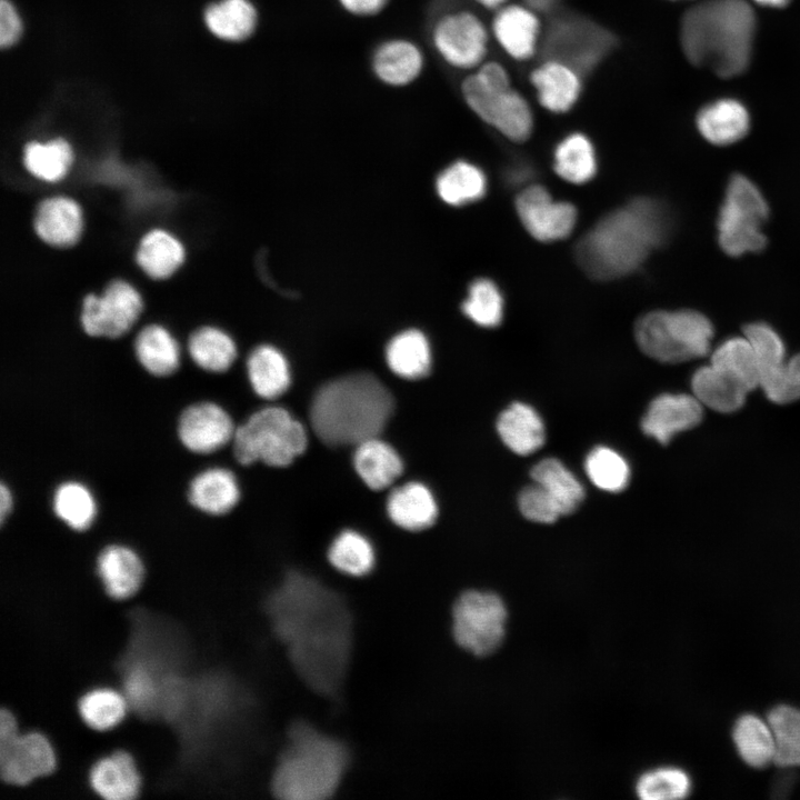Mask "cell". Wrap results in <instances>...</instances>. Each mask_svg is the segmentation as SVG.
I'll return each mask as SVG.
<instances>
[{
  "instance_id": "6da1fadb",
  "label": "cell",
  "mask_w": 800,
  "mask_h": 800,
  "mask_svg": "<svg viewBox=\"0 0 800 800\" xmlns=\"http://www.w3.org/2000/svg\"><path fill=\"white\" fill-rule=\"evenodd\" d=\"M264 608L302 682L316 693L336 698L346 680L353 641L352 616L344 598L293 570L269 593Z\"/></svg>"
},
{
  "instance_id": "7a4b0ae2",
  "label": "cell",
  "mask_w": 800,
  "mask_h": 800,
  "mask_svg": "<svg viewBox=\"0 0 800 800\" xmlns=\"http://www.w3.org/2000/svg\"><path fill=\"white\" fill-rule=\"evenodd\" d=\"M667 209L639 198L604 216L576 247L580 268L598 280H612L634 271L670 232Z\"/></svg>"
},
{
  "instance_id": "3957f363",
  "label": "cell",
  "mask_w": 800,
  "mask_h": 800,
  "mask_svg": "<svg viewBox=\"0 0 800 800\" xmlns=\"http://www.w3.org/2000/svg\"><path fill=\"white\" fill-rule=\"evenodd\" d=\"M394 409L390 390L374 374L353 372L322 384L312 398L310 422L327 446H356L379 436Z\"/></svg>"
},
{
  "instance_id": "277c9868",
  "label": "cell",
  "mask_w": 800,
  "mask_h": 800,
  "mask_svg": "<svg viewBox=\"0 0 800 800\" xmlns=\"http://www.w3.org/2000/svg\"><path fill=\"white\" fill-rule=\"evenodd\" d=\"M754 30V13L746 0H706L683 14L680 40L692 64L730 78L747 69Z\"/></svg>"
},
{
  "instance_id": "5b68a950",
  "label": "cell",
  "mask_w": 800,
  "mask_h": 800,
  "mask_svg": "<svg viewBox=\"0 0 800 800\" xmlns=\"http://www.w3.org/2000/svg\"><path fill=\"white\" fill-rule=\"evenodd\" d=\"M349 758L343 742L306 721H296L277 761L271 791L283 800L330 798L347 771Z\"/></svg>"
},
{
  "instance_id": "8992f818",
  "label": "cell",
  "mask_w": 800,
  "mask_h": 800,
  "mask_svg": "<svg viewBox=\"0 0 800 800\" xmlns=\"http://www.w3.org/2000/svg\"><path fill=\"white\" fill-rule=\"evenodd\" d=\"M461 92L468 107L506 138L522 142L530 137L531 107L499 62L486 61L476 68L462 81Z\"/></svg>"
},
{
  "instance_id": "52a82bcc",
  "label": "cell",
  "mask_w": 800,
  "mask_h": 800,
  "mask_svg": "<svg viewBox=\"0 0 800 800\" xmlns=\"http://www.w3.org/2000/svg\"><path fill=\"white\" fill-rule=\"evenodd\" d=\"M232 444L234 457L241 464L260 461L283 468L306 451L308 433L286 408L272 406L253 412L236 428Z\"/></svg>"
},
{
  "instance_id": "ba28073f",
  "label": "cell",
  "mask_w": 800,
  "mask_h": 800,
  "mask_svg": "<svg viewBox=\"0 0 800 800\" xmlns=\"http://www.w3.org/2000/svg\"><path fill=\"white\" fill-rule=\"evenodd\" d=\"M639 348L666 363H679L706 356L713 337L711 321L694 310L652 311L634 326Z\"/></svg>"
},
{
  "instance_id": "9c48e42d",
  "label": "cell",
  "mask_w": 800,
  "mask_h": 800,
  "mask_svg": "<svg viewBox=\"0 0 800 800\" xmlns=\"http://www.w3.org/2000/svg\"><path fill=\"white\" fill-rule=\"evenodd\" d=\"M616 44V37L603 26L582 14L559 10L543 27L540 51L543 59L564 62L584 76L603 62Z\"/></svg>"
},
{
  "instance_id": "30bf717a",
  "label": "cell",
  "mask_w": 800,
  "mask_h": 800,
  "mask_svg": "<svg viewBox=\"0 0 800 800\" xmlns=\"http://www.w3.org/2000/svg\"><path fill=\"white\" fill-rule=\"evenodd\" d=\"M768 216L759 188L742 174L731 177L717 222L721 249L732 257L761 251L767 242L761 226Z\"/></svg>"
},
{
  "instance_id": "8fae6325",
  "label": "cell",
  "mask_w": 800,
  "mask_h": 800,
  "mask_svg": "<svg viewBox=\"0 0 800 800\" xmlns=\"http://www.w3.org/2000/svg\"><path fill=\"white\" fill-rule=\"evenodd\" d=\"M507 619V607L499 594L468 590L453 604V638L466 651L478 657L488 656L502 643Z\"/></svg>"
},
{
  "instance_id": "7c38bea8",
  "label": "cell",
  "mask_w": 800,
  "mask_h": 800,
  "mask_svg": "<svg viewBox=\"0 0 800 800\" xmlns=\"http://www.w3.org/2000/svg\"><path fill=\"white\" fill-rule=\"evenodd\" d=\"M57 764L50 740L39 731L21 732L14 714L0 712V773L4 782L27 786L50 774Z\"/></svg>"
},
{
  "instance_id": "4fadbf2b",
  "label": "cell",
  "mask_w": 800,
  "mask_h": 800,
  "mask_svg": "<svg viewBox=\"0 0 800 800\" xmlns=\"http://www.w3.org/2000/svg\"><path fill=\"white\" fill-rule=\"evenodd\" d=\"M431 40L446 63L460 70H474L484 62L489 33L478 16L459 10L437 20Z\"/></svg>"
},
{
  "instance_id": "5bb4252c",
  "label": "cell",
  "mask_w": 800,
  "mask_h": 800,
  "mask_svg": "<svg viewBox=\"0 0 800 800\" xmlns=\"http://www.w3.org/2000/svg\"><path fill=\"white\" fill-rule=\"evenodd\" d=\"M141 310L139 292L123 280H113L101 296H86L81 324L89 336L119 338L130 330Z\"/></svg>"
},
{
  "instance_id": "9a60e30c",
  "label": "cell",
  "mask_w": 800,
  "mask_h": 800,
  "mask_svg": "<svg viewBox=\"0 0 800 800\" xmlns=\"http://www.w3.org/2000/svg\"><path fill=\"white\" fill-rule=\"evenodd\" d=\"M516 207L524 228L539 241L563 239L576 224L574 207L569 202L556 201L541 186L526 188L518 196Z\"/></svg>"
},
{
  "instance_id": "2e32d148",
  "label": "cell",
  "mask_w": 800,
  "mask_h": 800,
  "mask_svg": "<svg viewBox=\"0 0 800 800\" xmlns=\"http://www.w3.org/2000/svg\"><path fill=\"white\" fill-rule=\"evenodd\" d=\"M234 431L231 417L213 402H199L186 408L178 423L180 441L196 453L221 449L232 441Z\"/></svg>"
},
{
  "instance_id": "e0dca14e",
  "label": "cell",
  "mask_w": 800,
  "mask_h": 800,
  "mask_svg": "<svg viewBox=\"0 0 800 800\" xmlns=\"http://www.w3.org/2000/svg\"><path fill=\"white\" fill-rule=\"evenodd\" d=\"M702 419L703 406L693 394L662 393L650 402L641 429L661 444H668L677 433L694 428Z\"/></svg>"
},
{
  "instance_id": "ac0fdd59",
  "label": "cell",
  "mask_w": 800,
  "mask_h": 800,
  "mask_svg": "<svg viewBox=\"0 0 800 800\" xmlns=\"http://www.w3.org/2000/svg\"><path fill=\"white\" fill-rule=\"evenodd\" d=\"M542 30L539 13L524 4H504L496 10L491 24L499 46L518 61H526L540 50Z\"/></svg>"
},
{
  "instance_id": "d6986e66",
  "label": "cell",
  "mask_w": 800,
  "mask_h": 800,
  "mask_svg": "<svg viewBox=\"0 0 800 800\" xmlns=\"http://www.w3.org/2000/svg\"><path fill=\"white\" fill-rule=\"evenodd\" d=\"M582 74L569 64L543 59L530 73V83L539 103L553 113H564L578 102L582 91Z\"/></svg>"
},
{
  "instance_id": "ffe728a7",
  "label": "cell",
  "mask_w": 800,
  "mask_h": 800,
  "mask_svg": "<svg viewBox=\"0 0 800 800\" xmlns=\"http://www.w3.org/2000/svg\"><path fill=\"white\" fill-rule=\"evenodd\" d=\"M91 789L107 800H130L141 788V776L130 753L117 750L99 758L89 770Z\"/></svg>"
},
{
  "instance_id": "44dd1931",
  "label": "cell",
  "mask_w": 800,
  "mask_h": 800,
  "mask_svg": "<svg viewBox=\"0 0 800 800\" xmlns=\"http://www.w3.org/2000/svg\"><path fill=\"white\" fill-rule=\"evenodd\" d=\"M423 54L409 39L393 38L381 42L372 54V71L384 84L404 87L413 82L423 69Z\"/></svg>"
},
{
  "instance_id": "7402d4cb",
  "label": "cell",
  "mask_w": 800,
  "mask_h": 800,
  "mask_svg": "<svg viewBox=\"0 0 800 800\" xmlns=\"http://www.w3.org/2000/svg\"><path fill=\"white\" fill-rule=\"evenodd\" d=\"M97 572L107 594L116 600H124L140 589L144 569L140 557L132 549L111 544L99 553Z\"/></svg>"
},
{
  "instance_id": "603a6c76",
  "label": "cell",
  "mask_w": 800,
  "mask_h": 800,
  "mask_svg": "<svg viewBox=\"0 0 800 800\" xmlns=\"http://www.w3.org/2000/svg\"><path fill=\"white\" fill-rule=\"evenodd\" d=\"M391 521L408 531L431 527L438 517V504L430 489L418 481L393 488L387 499Z\"/></svg>"
},
{
  "instance_id": "cb8c5ba5",
  "label": "cell",
  "mask_w": 800,
  "mask_h": 800,
  "mask_svg": "<svg viewBox=\"0 0 800 800\" xmlns=\"http://www.w3.org/2000/svg\"><path fill=\"white\" fill-rule=\"evenodd\" d=\"M33 226L38 237L46 243L58 248H68L80 238L81 210L78 203L70 198H48L39 203Z\"/></svg>"
},
{
  "instance_id": "d4e9b609",
  "label": "cell",
  "mask_w": 800,
  "mask_h": 800,
  "mask_svg": "<svg viewBox=\"0 0 800 800\" xmlns=\"http://www.w3.org/2000/svg\"><path fill=\"white\" fill-rule=\"evenodd\" d=\"M352 462L363 483L374 491L390 488L403 472L401 457L379 436L356 444Z\"/></svg>"
},
{
  "instance_id": "484cf974",
  "label": "cell",
  "mask_w": 800,
  "mask_h": 800,
  "mask_svg": "<svg viewBox=\"0 0 800 800\" xmlns=\"http://www.w3.org/2000/svg\"><path fill=\"white\" fill-rule=\"evenodd\" d=\"M189 501L197 509L214 516L228 513L240 499V488L232 471L211 468L197 474L189 487Z\"/></svg>"
},
{
  "instance_id": "4316f807",
  "label": "cell",
  "mask_w": 800,
  "mask_h": 800,
  "mask_svg": "<svg viewBox=\"0 0 800 800\" xmlns=\"http://www.w3.org/2000/svg\"><path fill=\"white\" fill-rule=\"evenodd\" d=\"M749 123L748 111L733 99L704 106L697 116L701 136L717 146H728L742 139L749 130Z\"/></svg>"
},
{
  "instance_id": "83f0119b",
  "label": "cell",
  "mask_w": 800,
  "mask_h": 800,
  "mask_svg": "<svg viewBox=\"0 0 800 800\" xmlns=\"http://www.w3.org/2000/svg\"><path fill=\"white\" fill-rule=\"evenodd\" d=\"M497 430L503 443L520 456L537 451L544 442L543 422L536 410L526 403L514 402L502 411Z\"/></svg>"
},
{
  "instance_id": "f1b7e54d",
  "label": "cell",
  "mask_w": 800,
  "mask_h": 800,
  "mask_svg": "<svg viewBox=\"0 0 800 800\" xmlns=\"http://www.w3.org/2000/svg\"><path fill=\"white\" fill-rule=\"evenodd\" d=\"M731 738L741 760L751 768L763 769L774 762L776 743L767 720L758 714H740L731 728Z\"/></svg>"
},
{
  "instance_id": "f546056e",
  "label": "cell",
  "mask_w": 800,
  "mask_h": 800,
  "mask_svg": "<svg viewBox=\"0 0 800 800\" xmlns=\"http://www.w3.org/2000/svg\"><path fill=\"white\" fill-rule=\"evenodd\" d=\"M247 370L253 391L263 399L282 396L291 383L286 356L270 344H261L252 350L247 361Z\"/></svg>"
},
{
  "instance_id": "4dcf8cb0",
  "label": "cell",
  "mask_w": 800,
  "mask_h": 800,
  "mask_svg": "<svg viewBox=\"0 0 800 800\" xmlns=\"http://www.w3.org/2000/svg\"><path fill=\"white\" fill-rule=\"evenodd\" d=\"M204 23L217 38L241 42L256 31L258 11L250 0H219L204 10Z\"/></svg>"
},
{
  "instance_id": "1f68e13d",
  "label": "cell",
  "mask_w": 800,
  "mask_h": 800,
  "mask_svg": "<svg viewBox=\"0 0 800 800\" xmlns=\"http://www.w3.org/2000/svg\"><path fill=\"white\" fill-rule=\"evenodd\" d=\"M386 361L398 377L417 380L426 377L431 368V349L428 338L418 329L396 334L386 348Z\"/></svg>"
},
{
  "instance_id": "d6a6232c",
  "label": "cell",
  "mask_w": 800,
  "mask_h": 800,
  "mask_svg": "<svg viewBox=\"0 0 800 800\" xmlns=\"http://www.w3.org/2000/svg\"><path fill=\"white\" fill-rule=\"evenodd\" d=\"M693 396L714 411L731 413L746 402L748 391L712 364L698 368L691 377Z\"/></svg>"
},
{
  "instance_id": "836d02e7",
  "label": "cell",
  "mask_w": 800,
  "mask_h": 800,
  "mask_svg": "<svg viewBox=\"0 0 800 800\" xmlns=\"http://www.w3.org/2000/svg\"><path fill=\"white\" fill-rule=\"evenodd\" d=\"M134 351L141 366L151 374L166 377L179 367V347L170 332L159 324H149L136 337Z\"/></svg>"
},
{
  "instance_id": "e575fe53",
  "label": "cell",
  "mask_w": 800,
  "mask_h": 800,
  "mask_svg": "<svg viewBox=\"0 0 800 800\" xmlns=\"http://www.w3.org/2000/svg\"><path fill=\"white\" fill-rule=\"evenodd\" d=\"M710 364L738 382L748 392L759 387L760 364L746 337H733L722 341L713 350Z\"/></svg>"
},
{
  "instance_id": "d590c367",
  "label": "cell",
  "mask_w": 800,
  "mask_h": 800,
  "mask_svg": "<svg viewBox=\"0 0 800 800\" xmlns=\"http://www.w3.org/2000/svg\"><path fill=\"white\" fill-rule=\"evenodd\" d=\"M136 259L150 278L166 279L183 262L184 249L170 233L152 230L141 239Z\"/></svg>"
},
{
  "instance_id": "8d00e7d4",
  "label": "cell",
  "mask_w": 800,
  "mask_h": 800,
  "mask_svg": "<svg viewBox=\"0 0 800 800\" xmlns=\"http://www.w3.org/2000/svg\"><path fill=\"white\" fill-rule=\"evenodd\" d=\"M530 474L533 481L556 500L562 516L574 512L584 499L582 484L558 459L541 460L532 468Z\"/></svg>"
},
{
  "instance_id": "74e56055",
  "label": "cell",
  "mask_w": 800,
  "mask_h": 800,
  "mask_svg": "<svg viewBox=\"0 0 800 800\" xmlns=\"http://www.w3.org/2000/svg\"><path fill=\"white\" fill-rule=\"evenodd\" d=\"M436 187L446 203L462 206L479 200L486 193L487 180L478 167L457 161L438 176Z\"/></svg>"
},
{
  "instance_id": "f35d334b",
  "label": "cell",
  "mask_w": 800,
  "mask_h": 800,
  "mask_svg": "<svg viewBox=\"0 0 800 800\" xmlns=\"http://www.w3.org/2000/svg\"><path fill=\"white\" fill-rule=\"evenodd\" d=\"M129 706L124 693L109 687H99L80 697L78 711L89 728L107 731L123 720Z\"/></svg>"
},
{
  "instance_id": "ab89813d",
  "label": "cell",
  "mask_w": 800,
  "mask_h": 800,
  "mask_svg": "<svg viewBox=\"0 0 800 800\" xmlns=\"http://www.w3.org/2000/svg\"><path fill=\"white\" fill-rule=\"evenodd\" d=\"M192 360L203 370L223 372L237 357V347L224 331L213 327H202L193 331L188 342Z\"/></svg>"
},
{
  "instance_id": "60d3db41",
  "label": "cell",
  "mask_w": 800,
  "mask_h": 800,
  "mask_svg": "<svg viewBox=\"0 0 800 800\" xmlns=\"http://www.w3.org/2000/svg\"><path fill=\"white\" fill-rule=\"evenodd\" d=\"M594 148L587 136L573 132L564 137L554 150V170L564 180L584 183L596 173Z\"/></svg>"
},
{
  "instance_id": "b9f144b4",
  "label": "cell",
  "mask_w": 800,
  "mask_h": 800,
  "mask_svg": "<svg viewBox=\"0 0 800 800\" xmlns=\"http://www.w3.org/2000/svg\"><path fill=\"white\" fill-rule=\"evenodd\" d=\"M772 730L780 768L800 767V708L788 703L773 706L767 714Z\"/></svg>"
},
{
  "instance_id": "7bdbcfd3",
  "label": "cell",
  "mask_w": 800,
  "mask_h": 800,
  "mask_svg": "<svg viewBox=\"0 0 800 800\" xmlns=\"http://www.w3.org/2000/svg\"><path fill=\"white\" fill-rule=\"evenodd\" d=\"M330 563L340 572L362 577L374 566L376 553L370 540L362 533L346 529L331 542L328 550Z\"/></svg>"
},
{
  "instance_id": "ee69618b",
  "label": "cell",
  "mask_w": 800,
  "mask_h": 800,
  "mask_svg": "<svg viewBox=\"0 0 800 800\" xmlns=\"http://www.w3.org/2000/svg\"><path fill=\"white\" fill-rule=\"evenodd\" d=\"M72 162V150L62 139H53L41 143L37 141L26 144L23 163L26 169L36 178L48 182L62 179Z\"/></svg>"
},
{
  "instance_id": "f6af8a7d",
  "label": "cell",
  "mask_w": 800,
  "mask_h": 800,
  "mask_svg": "<svg viewBox=\"0 0 800 800\" xmlns=\"http://www.w3.org/2000/svg\"><path fill=\"white\" fill-rule=\"evenodd\" d=\"M691 776L677 766H661L643 772L636 782V792L643 800L683 799L692 792Z\"/></svg>"
},
{
  "instance_id": "bcb514c9",
  "label": "cell",
  "mask_w": 800,
  "mask_h": 800,
  "mask_svg": "<svg viewBox=\"0 0 800 800\" xmlns=\"http://www.w3.org/2000/svg\"><path fill=\"white\" fill-rule=\"evenodd\" d=\"M53 510L59 519L77 531L87 530L97 513L91 492L76 481L58 487L53 496Z\"/></svg>"
},
{
  "instance_id": "7dc6e473",
  "label": "cell",
  "mask_w": 800,
  "mask_h": 800,
  "mask_svg": "<svg viewBox=\"0 0 800 800\" xmlns=\"http://www.w3.org/2000/svg\"><path fill=\"white\" fill-rule=\"evenodd\" d=\"M584 467L591 482L604 491H621L630 479L627 461L618 452L607 447L594 448L588 454Z\"/></svg>"
},
{
  "instance_id": "c3c4849f",
  "label": "cell",
  "mask_w": 800,
  "mask_h": 800,
  "mask_svg": "<svg viewBox=\"0 0 800 800\" xmlns=\"http://www.w3.org/2000/svg\"><path fill=\"white\" fill-rule=\"evenodd\" d=\"M463 313L478 326L497 327L502 319L503 300L497 286L488 279L471 283L462 303Z\"/></svg>"
},
{
  "instance_id": "681fc988",
  "label": "cell",
  "mask_w": 800,
  "mask_h": 800,
  "mask_svg": "<svg viewBox=\"0 0 800 800\" xmlns=\"http://www.w3.org/2000/svg\"><path fill=\"white\" fill-rule=\"evenodd\" d=\"M759 387L767 398L779 404H787L800 399V353L784 360L777 367L764 370L760 374Z\"/></svg>"
},
{
  "instance_id": "f907efd6",
  "label": "cell",
  "mask_w": 800,
  "mask_h": 800,
  "mask_svg": "<svg viewBox=\"0 0 800 800\" xmlns=\"http://www.w3.org/2000/svg\"><path fill=\"white\" fill-rule=\"evenodd\" d=\"M743 333L757 356L761 372L777 367L786 360L784 343L778 332L768 323H749L743 329Z\"/></svg>"
},
{
  "instance_id": "816d5d0a",
  "label": "cell",
  "mask_w": 800,
  "mask_h": 800,
  "mask_svg": "<svg viewBox=\"0 0 800 800\" xmlns=\"http://www.w3.org/2000/svg\"><path fill=\"white\" fill-rule=\"evenodd\" d=\"M518 503L522 516L530 521L552 523L562 516L556 500L536 482L521 490Z\"/></svg>"
},
{
  "instance_id": "f5cc1de1",
  "label": "cell",
  "mask_w": 800,
  "mask_h": 800,
  "mask_svg": "<svg viewBox=\"0 0 800 800\" xmlns=\"http://www.w3.org/2000/svg\"><path fill=\"white\" fill-rule=\"evenodd\" d=\"M22 33L21 18L10 0L0 3V44L2 48L13 46Z\"/></svg>"
},
{
  "instance_id": "db71d44e",
  "label": "cell",
  "mask_w": 800,
  "mask_h": 800,
  "mask_svg": "<svg viewBox=\"0 0 800 800\" xmlns=\"http://www.w3.org/2000/svg\"><path fill=\"white\" fill-rule=\"evenodd\" d=\"M349 13L357 17H371L381 12L389 0H338Z\"/></svg>"
},
{
  "instance_id": "11a10c76",
  "label": "cell",
  "mask_w": 800,
  "mask_h": 800,
  "mask_svg": "<svg viewBox=\"0 0 800 800\" xmlns=\"http://www.w3.org/2000/svg\"><path fill=\"white\" fill-rule=\"evenodd\" d=\"M526 6L534 10L537 13L553 14L560 10L562 0H524Z\"/></svg>"
},
{
  "instance_id": "9f6ffc18",
  "label": "cell",
  "mask_w": 800,
  "mask_h": 800,
  "mask_svg": "<svg viewBox=\"0 0 800 800\" xmlns=\"http://www.w3.org/2000/svg\"><path fill=\"white\" fill-rule=\"evenodd\" d=\"M12 508V496L10 489L1 483L0 486V522L3 524Z\"/></svg>"
},
{
  "instance_id": "6f0895ef",
  "label": "cell",
  "mask_w": 800,
  "mask_h": 800,
  "mask_svg": "<svg viewBox=\"0 0 800 800\" xmlns=\"http://www.w3.org/2000/svg\"><path fill=\"white\" fill-rule=\"evenodd\" d=\"M793 779L792 777H781L776 781L773 791L780 793V796H783L784 792H788L792 788Z\"/></svg>"
},
{
  "instance_id": "680465c9",
  "label": "cell",
  "mask_w": 800,
  "mask_h": 800,
  "mask_svg": "<svg viewBox=\"0 0 800 800\" xmlns=\"http://www.w3.org/2000/svg\"><path fill=\"white\" fill-rule=\"evenodd\" d=\"M478 4L487 8L498 10L499 8L507 4L508 0H474Z\"/></svg>"
},
{
  "instance_id": "91938a15",
  "label": "cell",
  "mask_w": 800,
  "mask_h": 800,
  "mask_svg": "<svg viewBox=\"0 0 800 800\" xmlns=\"http://www.w3.org/2000/svg\"><path fill=\"white\" fill-rule=\"evenodd\" d=\"M761 6L782 8L789 3L790 0H753Z\"/></svg>"
}]
</instances>
